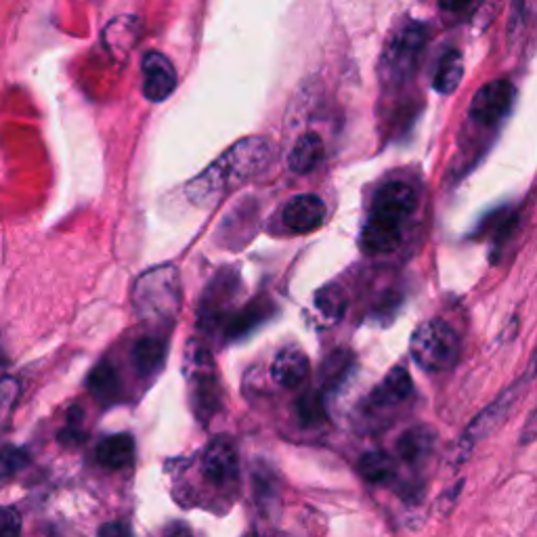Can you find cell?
I'll list each match as a JSON object with an SVG mask.
<instances>
[{"mask_svg": "<svg viewBox=\"0 0 537 537\" xmlns=\"http://www.w3.org/2000/svg\"><path fill=\"white\" fill-rule=\"evenodd\" d=\"M351 368V355L347 351H336L330 355L324 363V370H321V376H324L326 389H332L342 378L349 374Z\"/></svg>", "mask_w": 537, "mask_h": 537, "instance_id": "28", "label": "cell"}, {"mask_svg": "<svg viewBox=\"0 0 537 537\" xmlns=\"http://www.w3.org/2000/svg\"><path fill=\"white\" fill-rule=\"evenodd\" d=\"M462 76H464V57L460 51L449 49L437 63L433 87L441 95H451L460 87Z\"/></svg>", "mask_w": 537, "mask_h": 537, "instance_id": "22", "label": "cell"}, {"mask_svg": "<svg viewBox=\"0 0 537 537\" xmlns=\"http://www.w3.org/2000/svg\"><path fill=\"white\" fill-rule=\"evenodd\" d=\"M273 380L282 386V389L294 391L298 386H303L309 378V357L303 349L294 345L284 347L275 355V361L271 365Z\"/></svg>", "mask_w": 537, "mask_h": 537, "instance_id": "14", "label": "cell"}, {"mask_svg": "<svg viewBox=\"0 0 537 537\" xmlns=\"http://www.w3.org/2000/svg\"><path fill=\"white\" fill-rule=\"evenodd\" d=\"M240 288V279L231 271H223L217 275V279L208 286L202 305H200V326L212 328L217 326L223 319L225 311L229 309L231 300L235 298V292Z\"/></svg>", "mask_w": 537, "mask_h": 537, "instance_id": "11", "label": "cell"}, {"mask_svg": "<svg viewBox=\"0 0 537 537\" xmlns=\"http://www.w3.org/2000/svg\"><path fill=\"white\" fill-rule=\"evenodd\" d=\"M97 462L110 470H120L135 460V439L126 433H118L103 439L97 445Z\"/></svg>", "mask_w": 537, "mask_h": 537, "instance_id": "17", "label": "cell"}, {"mask_svg": "<svg viewBox=\"0 0 537 537\" xmlns=\"http://www.w3.org/2000/svg\"><path fill=\"white\" fill-rule=\"evenodd\" d=\"M185 365H187L189 382L193 384V393H196L193 397H196L198 414L212 416L221 401L219 382H217V374H214V365H212V355L204 347H200L198 342H189Z\"/></svg>", "mask_w": 537, "mask_h": 537, "instance_id": "6", "label": "cell"}, {"mask_svg": "<svg viewBox=\"0 0 537 537\" xmlns=\"http://www.w3.org/2000/svg\"><path fill=\"white\" fill-rule=\"evenodd\" d=\"M527 380L523 378V382H514L510 384L508 389L504 393H500L496 399H493L485 410L481 414L475 416V420H472L468 426H466V431L462 433L458 445H456V462H464L470 454H472V449H475L485 437H489L493 431H496V428L510 416V412L514 410V405L519 403V399L523 397V384Z\"/></svg>", "mask_w": 537, "mask_h": 537, "instance_id": "5", "label": "cell"}, {"mask_svg": "<svg viewBox=\"0 0 537 537\" xmlns=\"http://www.w3.org/2000/svg\"><path fill=\"white\" fill-rule=\"evenodd\" d=\"M238 449H235V443L219 435L214 437L202 456V472L212 485H227L235 477H238Z\"/></svg>", "mask_w": 537, "mask_h": 537, "instance_id": "10", "label": "cell"}, {"mask_svg": "<svg viewBox=\"0 0 537 537\" xmlns=\"http://www.w3.org/2000/svg\"><path fill=\"white\" fill-rule=\"evenodd\" d=\"M141 70H143V95L149 101L160 103L173 95V91L177 89V72L173 61L160 51H147L141 61Z\"/></svg>", "mask_w": 537, "mask_h": 537, "instance_id": "9", "label": "cell"}, {"mask_svg": "<svg viewBox=\"0 0 537 537\" xmlns=\"http://www.w3.org/2000/svg\"><path fill=\"white\" fill-rule=\"evenodd\" d=\"M321 160H324V141H321L319 135L309 133L294 143L288 164L294 173L307 175Z\"/></svg>", "mask_w": 537, "mask_h": 537, "instance_id": "19", "label": "cell"}, {"mask_svg": "<svg viewBox=\"0 0 537 537\" xmlns=\"http://www.w3.org/2000/svg\"><path fill=\"white\" fill-rule=\"evenodd\" d=\"M435 433L428 426H414L410 431H405L401 439L397 441V456L407 466H418L426 462L435 447Z\"/></svg>", "mask_w": 537, "mask_h": 537, "instance_id": "16", "label": "cell"}, {"mask_svg": "<svg viewBox=\"0 0 537 537\" xmlns=\"http://www.w3.org/2000/svg\"><path fill=\"white\" fill-rule=\"evenodd\" d=\"M28 464V454L21 447L0 449V485L11 481Z\"/></svg>", "mask_w": 537, "mask_h": 537, "instance_id": "27", "label": "cell"}, {"mask_svg": "<svg viewBox=\"0 0 537 537\" xmlns=\"http://www.w3.org/2000/svg\"><path fill=\"white\" fill-rule=\"evenodd\" d=\"M401 238V225L370 217L361 231V248L368 254H386L399 248Z\"/></svg>", "mask_w": 537, "mask_h": 537, "instance_id": "15", "label": "cell"}, {"mask_svg": "<svg viewBox=\"0 0 537 537\" xmlns=\"http://www.w3.org/2000/svg\"><path fill=\"white\" fill-rule=\"evenodd\" d=\"M326 221V204L313 193L292 198L284 208V223L294 233H311Z\"/></svg>", "mask_w": 537, "mask_h": 537, "instance_id": "13", "label": "cell"}, {"mask_svg": "<svg viewBox=\"0 0 537 537\" xmlns=\"http://www.w3.org/2000/svg\"><path fill=\"white\" fill-rule=\"evenodd\" d=\"M414 384L412 376L405 365H395V368L384 376V380L376 386L374 393L368 399V407L372 412L395 410L403 401L412 397Z\"/></svg>", "mask_w": 537, "mask_h": 537, "instance_id": "12", "label": "cell"}, {"mask_svg": "<svg viewBox=\"0 0 537 537\" xmlns=\"http://www.w3.org/2000/svg\"><path fill=\"white\" fill-rule=\"evenodd\" d=\"M359 475L372 485H386L397 477V462L386 451H368L359 458Z\"/></svg>", "mask_w": 537, "mask_h": 537, "instance_id": "21", "label": "cell"}, {"mask_svg": "<svg viewBox=\"0 0 537 537\" xmlns=\"http://www.w3.org/2000/svg\"><path fill=\"white\" fill-rule=\"evenodd\" d=\"M472 0H439V5L443 11H449V13H460V11H466L470 7Z\"/></svg>", "mask_w": 537, "mask_h": 537, "instance_id": "31", "label": "cell"}, {"mask_svg": "<svg viewBox=\"0 0 537 537\" xmlns=\"http://www.w3.org/2000/svg\"><path fill=\"white\" fill-rule=\"evenodd\" d=\"M133 300L141 319L170 324L181 309L177 269L173 265H164L143 273L135 286Z\"/></svg>", "mask_w": 537, "mask_h": 537, "instance_id": "2", "label": "cell"}, {"mask_svg": "<svg viewBox=\"0 0 537 537\" xmlns=\"http://www.w3.org/2000/svg\"><path fill=\"white\" fill-rule=\"evenodd\" d=\"M168 537H191V535H189V531H185V529H177V531L170 533Z\"/></svg>", "mask_w": 537, "mask_h": 537, "instance_id": "34", "label": "cell"}, {"mask_svg": "<svg viewBox=\"0 0 537 537\" xmlns=\"http://www.w3.org/2000/svg\"><path fill=\"white\" fill-rule=\"evenodd\" d=\"M273 307L269 300L265 298H259V300H252V303L242 309L240 313H235L227 319L225 324V330H227V336L229 338H242L246 336L248 332H252L256 326H261L263 321L271 315Z\"/></svg>", "mask_w": 537, "mask_h": 537, "instance_id": "20", "label": "cell"}, {"mask_svg": "<svg viewBox=\"0 0 537 537\" xmlns=\"http://www.w3.org/2000/svg\"><path fill=\"white\" fill-rule=\"evenodd\" d=\"M428 42V30L424 24L407 19L384 45L380 72L384 82L401 84L412 78Z\"/></svg>", "mask_w": 537, "mask_h": 537, "instance_id": "4", "label": "cell"}, {"mask_svg": "<svg viewBox=\"0 0 537 537\" xmlns=\"http://www.w3.org/2000/svg\"><path fill=\"white\" fill-rule=\"evenodd\" d=\"M296 412L298 418L307 426H315L326 420V403L324 395L319 391H307L303 397L296 401Z\"/></svg>", "mask_w": 537, "mask_h": 537, "instance_id": "26", "label": "cell"}, {"mask_svg": "<svg viewBox=\"0 0 537 537\" xmlns=\"http://www.w3.org/2000/svg\"><path fill=\"white\" fill-rule=\"evenodd\" d=\"M533 378H537V345H535V349H533V353H531V359H529V365H527V372H525V380H527V382L533 380Z\"/></svg>", "mask_w": 537, "mask_h": 537, "instance_id": "32", "label": "cell"}, {"mask_svg": "<svg viewBox=\"0 0 537 537\" xmlns=\"http://www.w3.org/2000/svg\"><path fill=\"white\" fill-rule=\"evenodd\" d=\"M416 204L418 196L414 187L403 181H391L376 191L370 217L403 225V221L416 210Z\"/></svg>", "mask_w": 537, "mask_h": 537, "instance_id": "8", "label": "cell"}, {"mask_svg": "<svg viewBox=\"0 0 537 537\" xmlns=\"http://www.w3.org/2000/svg\"><path fill=\"white\" fill-rule=\"evenodd\" d=\"M21 519L19 512L9 506H0V537H19Z\"/></svg>", "mask_w": 537, "mask_h": 537, "instance_id": "29", "label": "cell"}, {"mask_svg": "<svg viewBox=\"0 0 537 537\" xmlns=\"http://www.w3.org/2000/svg\"><path fill=\"white\" fill-rule=\"evenodd\" d=\"M535 437H537V410H535V414L531 416V420H529V424H527V428H525V437H523V441L529 443V441L535 439Z\"/></svg>", "mask_w": 537, "mask_h": 537, "instance_id": "33", "label": "cell"}, {"mask_svg": "<svg viewBox=\"0 0 537 537\" xmlns=\"http://www.w3.org/2000/svg\"><path fill=\"white\" fill-rule=\"evenodd\" d=\"M514 89L508 80H491L477 91L470 103V118L483 124H498L510 110Z\"/></svg>", "mask_w": 537, "mask_h": 537, "instance_id": "7", "label": "cell"}, {"mask_svg": "<svg viewBox=\"0 0 537 537\" xmlns=\"http://www.w3.org/2000/svg\"><path fill=\"white\" fill-rule=\"evenodd\" d=\"M141 36V24L137 17H118L103 32L105 47L112 53H131Z\"/></svg>", "mask_w": 537, "mask_h": 537, "instance_id": "18", "label": "cell"}, {"mask_svg": "<svg viewBox=\"0 0 537 537\" xmlns=\"http://www.w3.org/2000/svg\"><path fill=\"white\" fill-rule=\"evenodd\" d=\"M164 359H166V342L156 336L141 338L133 351V361L139 374L143 376L156 374L164 365Z\"/></svg>", "mask_w": 537, "mask_h": 537, "instance_id": "23", "label": "cell"}, {"mask_svg": "<svg viewBox=\"0 0 537 537\" xmlns=\"http://www.w3.org/2000/svg\"><path fill=\"white\" fill-rule=\"evenodd\" d=\"M410 353L428 374H441L454 368L462 353L458 332L443 319H428L420 324L410 340Z\"/></svg>", "mask_w": 537, "mask_h": 537, "instance_id": "3", "label": "cell"}, {"mask_svg": "<svg viewBox=\"0 0 537 537\" xmlns=\"http://www.w3.org/2000/svg\"><path fill=\"white\" fill-rule=\"evenodd\" d=\"M99 537H133V531H131V527H128L126 523L114 521V523H105L101 527Z\"/></svg>", "mask_w": 537, "mask_h": 537, "instance_id": "30", "label": "cell"}, {"mask_svg": "<svg viewBox=\"0 0 537 537\" xmlns=\"http://www.w3.org/2000/svg\"><path fill=\"white\" fill-rule=\"evenodd\" d=\"M315 307L326 319L338 321L347 311V294L340 286L328 284L315 294Z\"/></svg>", "mask_w": 537, "mask_h": 537, "instance_id": "25", "label": "cell"}, {"mask_svg": "<svg viewBox=\"0 0 537 537\" xmlns=\"http://www.w3.org/2000/svg\"><path fill=\"white\" fill-rule=\"evenodd\" d=\"M89 386L99 401L112 403L120 395V378L114 365L99 363L89 378Z\"/></svg>", "mask_w": 537, "mask_h": 537, "instance_id": "24", "label": "cell"}, {"mask_svg": "<svg viewBox=\"0 0 537 537\" xmlns=\"http://www.w3.org/2000/svg\"><path fill=\"white\" fill-rule=\"evenodd\" d=\"M271 143L263 137H248L233 143L202 175L187 185V196L196 204H214L231 189H238L269 164Z\"/></svg>", "mask_w": 537, "mask_h": 537, "instance_id": "1", "label": "cell"}]
</instances>
